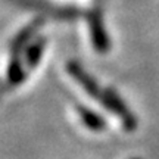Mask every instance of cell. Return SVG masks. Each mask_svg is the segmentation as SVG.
Masks as SVG:
<instances>
[{"label": "cell", "mask_w": 159, "mask_h": 159, "mask_svg": "<svg viewBox=\"0 0 159 159\" xmlns=\"http://www.w3.org/2000/svg\"><path fill=\"white\" fill-rule=\"evenodd\" d=\"M99 102L102 103L105 108L108 109L109 112L119 118L121 124L127 131H134L137 127L136 118L131 115V112L127 109V106L124 105V102L121 100V97L115 93L112 89H106L102 91V96L99 99Z\"/></svg>", "instance_id": "cell-1"}, {"label": "cell", "mask_w": 159, "mask_h": 159, "mask_svg": "<svg viewBox=\"0 0 159 159\" xmlns=\"http://www.w3.org/2000/svg\"><path fill=\"white\" fill-rule=\"evenodd\" d=\"M66 71H68V74L74 78L75 83H77V84H78L80 87L89 94V96L93 97V99H97V102H99V99H100V96H102L100 87L97 85L96 81L91 78L84 69L80 66L78 63L77 62H68L66 63Z\"/></svg>", "instance_id": "cell-2"}, {"label": "cell", "mask_w": 159, "mask_h": 159, "mask_svg": "<svg viewBox=\"0 0 159 159\" xmlns=\"http://www.w3.org/2000/svg\"><path fill=\"white\" fill-rule=\"evenodd\" d=\"M89 30H90L93 47L100 53L108 52L109 47H111V43H109V37L106 34V30H105V25H103L102 21V15L99 11L93 12L89 18Z\"/></svg>", "instance_id": "cell-3"}, {"label": "cell", "mask_w": 159, "mask_h": 159, "mask_svg": "<svg viewBox=\"0 0 159 159\" xmlns=\"http://www.w3.org/2000/svg\"><path fill=\"white\" fill-rule=\"evenodd\" d=\"M75 111H77V115L80 116L81 122L91 131H96V133H100V131L105 130V121L100 115H97L96 112H93L91 109H89L84 105H77L75 106Z\"/></svg>", "instance_id": "cell-4"}, {"label": "cell", "mask_w": 159, "mask_h": 159, "mask_svg": "<svg viewBox=\"0 0 159 159\" xmlns=\"http://www.w3.org/2000/svg\"><path fill=\"white\" fill-rule=\"evenodd\" d=\"M44 46H46L44 39L35 40V41H33L30 46H27L25 53H24V56H25V62H24V65H25V66H28L30 69L35 68V66L39 65L41 56H43Z\"/></svg>", "instance_id": "cell-5"}]
</instances>
